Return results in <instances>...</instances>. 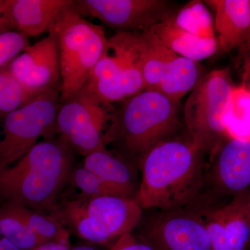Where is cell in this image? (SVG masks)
<instances>
[{
	"label": "cell",
	"mask_w": 250,
	"mask_h": 250,
	"mask_svg": "<svg viewBox=\"0 0 250 250\" xmlns=\"http://www.w3.org/2000/svg\"><path fill=\"white\" fill-rule=\"evenodd\" d=\"M207 153L189 136L171 138L138 160L141 180L136 200L143 209H181L200 203L206 186Z\"/></svg>",
	"instance_id": "cell-1"
},
{
	"label": "cell",
	"mask_w": 250,
	"mask_h": 250,
	"mask_svg": "<svg viewBox=\"0 0 250 250\" xmlns=\"http://www.w3.org/2000/svg\"><path fill=\"white\" fill-rule=\"evenodd\" d=\"M72 152L61 139L36 143L16 165L0 167V199L24 207L51 205L70 176Z\"/></svg>",
	"instance_id": "cell-2"
},
{
	"label": "cell",
	"mask_w": 250,
	"mask_h": 250,
	"mask_svg": "<svg viewBox=\"0 0 250 250\" xmlns=\"http://www.w3.org/2000/svg\"><path fill=\"white\" fill-rule=\"evenodd\" d=\"M178 104L155 90H143L114 109L107 140L138 160L156 145L173 138L179 126Z\"/></svg>",
	"instance_id": "cell-3"
},
{
	"label": "cell",
	"mask_w": 250,
	"mask_h": 250,
	"mask_svg": "<svg viewBox=\"0 0 250 250\" xmlns=\"http://www.w3.org/2000/svg\"><path fill=\"white\" fill-rule=\"evenodd\" d=\"M47 33L55 37L58 45L62 103L84 87L106 49L108 39L103 26L86 21L78 12L76 3L61 15Z\"/></svg>",
	"instance_id": "cell-4"
},
{
	"label": "cell",
	"mask_w": 250,
	"mask_h": 250,
	"mask_svg": "<svg viewBox=\"0 0 250 250\" xmlns=\"http://www.w3.org/2000/svg\"><path fill=\"white\" fill-rule=\"evenodd\" d=\"M233 87L229 70H213L203 75L186 102L188 134L207 156L227 139L223 118Z\"/></svg>",
	"instance_id": "cell-5"
},
{
	"label": "cell",
	"mask_w": 250,
	"mask_h": 250,
	"mask_svg": "<svg viewBox=\"0 0 250 250\" xmlns=\"http://www.w3.org/2000/svg\"><path fill=\"white\" fill-rule=\"evenodd\" d=\"M65 213L82 238L106 243L131 233L141 222L143 208L135 198L100 196L70 202Z\"/></svg>",
	"instance_id": "cell-6"
},
{
	"label": "cell",
	"mask_w": 250,
	"mask_h": 250,
	"mask_svg": "<svg viewBox=\"0 0 250 250\" xmlns=\"http://www.w3.org/2000/svg\"><path fill=\"white\" fill-rule=\"evenodd\" d=\"M115 108L87 87L61 103L56 131L74 152L85 156L106 147L104 131L111 123Z\"/></svg>",
	"instance_id": "cell-7"
},
{
	"label": "cell",
	"mask_w": 250,
	"mask_h": 250,
	"mask_svg": "<svg viewBox=\"0 0 250 250\" xmlns=\"http://www.w3.org/2000/svg\"><path fill=\"white\" fill-rule=\"evenodd\" d=\"M60 104L59 89L53 88L5 116L4 136L0 141V167L19 160L41 136H52Z\"/></svg>",
	"instance_id": "cell-8"
},
{
	"label": "cell",
	"mask_w": 250,
	"mask_h": 250,
	"mask_svg": "<svg viewBox=\"0 0 250 250\" xmlns=\"http://www.w3.org/2000/svg\"><path fill=\"white\" fill-rule=\"evenodd\" d=\"M84 86L111 104L146 90L125 32H116L108 39L106 49Z\"/></svg>",
	"instance_id": "cell-9"
},
{
	"label": "cell",
	"mask_w": 250,
	"mask_h": 250,
	"mask_svg": "<svg viewBox=\"0 0 250 250\" xmlns=\"http://www.w3.org/2000/svg\"><path fill=\"white\" fill-rule=\"evenodd\" d=\"M76 9L116 32L147 30L173 14L171 2L166 0H76Z\"/></svg>",
	"instance_id": "cell-10"
},
{
	"label": "cell",
	"mask_w": 250,
	"mask_h": 250,
	"mask_svg": "<svg viewBox=\"0 0 250 250\" xmlns=\"http://www.w3.org/2000/svg\"><path fill=\"white\" fill-rule=\"evenodd\" d=\"M208 156L205 192L207 189L209 192L202 204L211 197L233 198L250 192V141L225 139Z\"/></svg>",
	"instance_id": "cell-11"
},
{
	"label": "cell",
	"mask_w": 250,
	"mask_h": 250,
	"mask_svg": "<svg viewBox=\"0 0 250 250\" xmlns=\"http://www.w3.org/2000/svg\"><path fill=\"white\" fill-rule=\"evenodd\" d=\"M142 237L158 250H212L205 221L195 207L156 210Z\"/></svg>",
	"instance_id": "cell-12"
},
{
	"label": "cell",
	"mask_w": 250,
	"mask_h": 250,
	"mask_svg": "<svg viewBox=\"0 0 250 250\" xmlns=\"http://www.w3.org/2000/svg\"><path fill=\"white\" fill-rule=\"evenodd\" d=\"M248 194L233 197L226 203L195 206L205 221L212 250L250 249Z\"/></svg>",
	"instance_id": "cell-13"
},
{
	"label": "cell",
	"mask_w": 250,
	"mask_h": 250,
	"mask_svg": "<svg viewBox=\"0 0 250 250\" xmlns=\"http://www.w3.org/2000/svg\"><path fill=\"white\" fill-rule=\"evenodd\" d=\"M6 70L31 98L53 88L59 89L60 61L55 37L48 33L29 45L9 62Z\"/></svg>",
	"instance_id": "cell-14"
},
{
	"label": "cell",
	"mask_w": 250,
	"mask_h": 250,
	"mask_svg": "<svg viewBox=\"0 0 250 250\" xmlns=\"http://www.w3.org/2000/svg\"><path fill=\"white\" fill-rule=\"evenodd\" d=\"M76 0H3L7 31H17L29 37L48 32L61 15Z\"/></svg>",
	"instance_id": "cell-15"
},
{
	"label": "cell",
	"mask_w": 250,
	"mask_h": 250,
	"mask_svg": "<svg viewBox=\"0 0 250 250\" xmlns=\"http://www.w3.org/2000/svg\"><path fill=\"white\" fill-rule=\"evenodd\" d=\"M215 11L218 51L228 52L250 42V0H208Z\"/></svg>",
	"instance_id": "cell-16"
},
{
	"label": "cell",
	"mask_w": 250,
	"mask_h": 250,
	"mask_svg": "<svg viewBox=\"0 0 250 250\" xmlns=\"http://www.w3.org/2000/svg\"><path fill=\"white\" fill-rule=\"evenodd\" d=\"M130 48L142 74L146 90H155L175 53L166 47L152 29L127 32Z\"/></svg>",
	"instance_id": "cell-17"
},
{
	"label": "cell",
	"mask_w": 250,
	"mask_h": 250,
	"mask_svg": "<svg viewBox=\"0 0 250 250\" xmlns=\"http://www.w3.org/2000/svg\"><path fill=\"white\" fill-rule=\"evenodd\" d=\"M83 167L103 180L116 196L134 198L135 194L136 197L139 188L131 167L106 147L85 156Z\"/></svg>",
	"instance_id": "cell-18"
},
{
	"label": "cell",
	"mask_w": 250,
	"mask_h": 250,
	"mask_svg": "<svg viewBox=\"0 0 250 250\" xmlns=\"http://www.w3.org/2000/svg\"><path fill=\"white\" fill-rule=\"evenodd\" d=\"M172 16L151 28L166 47L177 55L196 62L218 52L216 39L200 37L181 29L174 24Z\"/></svg>",
	"instance_id": "cell-19"
},
{
	"label": "cell",
	"mask_w": 250,
	"mask_h": 250,
	"mask_svg": "<svg viewBox=\"0 0 250 250\" xmlns=\"http://www.w3.org/2000/svg\"><path fill=\"white\" fill-rule=\"evenodd\" d=\"M199 62L176 54L155 90L176 104L195 88L203 77Z\"/></svg>",
	"instance_id": "cell-20"
},
{
	"label": "cell",
	"mask_w": 250,
	"mask_h": 250,
	"mask_svg": "<svg viewBox=\"0 0 250 250\" xmlns=\"http://www.w3.org/2000/svg\"><path fill=\"white\" fill-rule=\"evenodd\" d=\"M227 139L250 142V91L243 85L233 87L223 118Z\"/></svg>",
	"instance_id": "cell-21"
},
{
	"label": "cell",
	"mask_w": 250,
	"mask_h": 250,
	"mask_svg": "<svg viewBox=\"0 0 250 250\" xmlns=\"http://www.w3.org/2000/svg\"><path fill=\"white\" fill-rule=\"evenodd\" d=\"M0 231L21 250H32L42 245L31 231L16 204L0 209Z\"/></svg>",
	"instance_id": "cell-22"
},
{
	"label": "cell",
	"mask_w": 250,
	"mask_h": 250,
	"mask_svg": "<svg viewBox=\"0 0 250 250\" xmlns=\"http://www.w3.org/2000/svg\"><path fill=\"white\" fill-rule=\"evenodd\" d=\"M172 21L181 29L206 39H216L214 24L209 11L204 3L192 1L172 16Z\"/></svg>",
	"instance_id": "cell-23"
},
{
	"label": "cell",
	"mask_w": 250,
	"mask_h": 250,
	"mask_svg": "<svg viewBox=\"0 0 250 250\" xmlns=\"http://www.w3.org/2000/svg\"><path fill=\"white\" fill-rule=\"evenodd\" d=\"M17 205L27 226L42 245L50 242L69 245L68 234L57 221Z\"/></svg>",
	"instance_id": "cell-24"
},
{
	"label": "cell",
	"mask_w": 250,
	"mask_h": 250,
	"mask_svg": "<svg viewBox=\"0 0 250 250\" xmlns=\"http://www.w3.org/2000/svg\"><path fill=\"white\" fill-rule=\"evenodd\" d=\"M32 98L7 70L0 71V117L6 116Z\"/></svg>",
	"instance_id": "cell-25"
},
{
	"label": "cell",
	"mask_w": 250,
	"mask_h": 250,
	"mask_svg": "<svg viewBox=\"0 0 250 250\" xmlns=\"http://www.w3.org/2000/svg\"><path fill=\"white\" fill-rule=\"evenodd\" d=\"M30 45L29 38L17 31L0 33V67L14 60Z\"/></svg>",
	"instance_id": "cell-26"
},
{
	"label": "cell",
	"mask_w": 250,
	"mask_h": 250,
	"mask_svg": "<svg viewBox=\"0 0 250 250\" xmlns=\"http://www.w3.org/2000/svg\"><path fill=\"white\" fill-rule=\"evenodd\" d=\"M74 181L77 187L90 197L116 196L111 189L103 180L84 167L75 170Z\"/></svg>",
	"instance_id": "cell-27"
},
{
	"label": "cell",
	"mask_w": 250,
	"mask_h": 250,
	"mask_svg": "<svg viewBox=\"0 0 250 250\" xmlns=\"http://www.w3.org/2000/svg\"><path fill=\"white\" fill-rule=\"evenodd\" d=\"M110 250H158L142 236L136 238L131 233H126L112 246Z\"/></svg>",
	"instance_id": "cell-28"
},
{
	"label": "cell",
	"mask_w": 250,
	"mask_h": 250,
	"mask_svg": "<svg viewBox=\"0 0 250 250\" xmlns=\"http://www.w3.org/2000/svg\"><path fill=\"white\" fill-rule=\"evenodd\" d=\"M70 249L69 245L50 242V243L41 245V246L37 247L35 249L32 250H69Z\"/></svg>",
	"instance_id": "cell-29"
},
{
	"label": "cell",
	"mask_w": 250,
	"mask_h": 250,
	"mask_svg": "<svg viewBox=\"0 0 250 250\" xmlns=\"http://www.w3.org/2000/svg\"><path fill=\"white\" fill-rule=\"evenodd\" d=\"M243 81H244L243 86L246 87L247 89L250 91V57L246 61V65H245Z\"/></svg>",
	"instance_id": "cell-30"
},
{
	"label": "cell",
	"mask_w": 250,
	"mask_h": 250,
	"mask_svg": "<svg viewBox=\"0 0 250 250\" xmlns=\"http://www.w3.org/2000/svg\"><path fill=\"white\" fill-rule=\"evenodd\" d=\"M0 250H21L12 242L8 238H4L0 239Z\"/></svg>",
	"instance_id": "cell-31"
},
{
	"label": "cell",
	"mask_w": 250,
	"mask_h": 250,
	"mask_svg": "<svg viewBox=\"0 0 250 250\" xmlns=\"http://www.w3.org/2000/svg\"><path fill=\"white\" fill-rule=\"evenodd\" d=\"M7 31L5 24L4 12H3V0H0V33Z\"/></svg>",
	"instance_id": "cell-32"
},
{
	"label": "cell",
	"mask_w": 250,
	"mask_h": 250,
	"mask_svg": "<svg viewBox=\"0 0 250 250\" xmlns=\"http://www.w3.org/2000/svg\"><path fill=\"white\" fill-rule=\"evenodd\" d=\"M69 250H98L95 249V248H92V247L90 246H79L76 247V248H72V249H70Z\"/></svg>",
	"instance_id": "cell-33"
},
{
	"label": "cell",
	"mask_w": 250,
	"mask_h": 250,
	"mask_svg": "<svg viewBox=\"0 0 250 250\" xmlns=\"http://www.w3.org/2000/svg\"><path fill=\"white\" fill-rule=\"evenodd\" d=\"M248 205H249V208L250 210V190L249 194H248Z\"/></svg>",
	"instance_id": "cell-34"
},
{
	"label": "cell",
	"mask_w": 250,
	"mask_h": 250,
	"mask_svg": "<svg viewBox=\"0 0 250 250\" xmlns=\"http://www.w3.org/2000/svg\"><path fill=\"white\" fill-rule=\"evenodd\" d=\"M0 235H1V231H0Z\"/></svg>",
	"instance_id": "cell-35"
},
{
	"label": "cell",
	"mask_w": 250,
	"mask_h": 250,
	"mask_svg": "<svg viewBox=\"0 0 250 250\" xmlns=\"http://www.w3.org/2000/svg\"><path fill=\"white\" fill-rule=\"evenodd\" d=\"M250 250V249H249V250Z\"/></svg>",
	"instance_id": "cell-36"
}]
</instances>
